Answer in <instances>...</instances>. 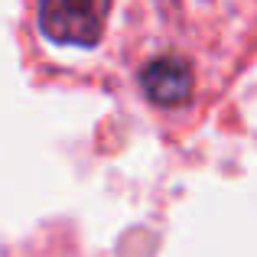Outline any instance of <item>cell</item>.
<instances>
[{"label":"cell","instance_id":"cell-1","mask_svg":"<svg viewBox=\"0 0 257 257\" xmlns=\"http://www.w3.org/2000/svg\"><path fill=\"white\" fill-rule=\"evenodd\" d=\"M26 49L52 78L124 94L189 134L257 59V0H23Z\"/></svg>","mask_w":257,"mask_h":257}]
</instances>
